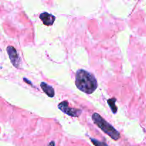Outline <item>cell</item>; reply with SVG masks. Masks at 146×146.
I'll use <instances>...</instances> for the list:
<instances>
[{
	"instance_id": "cell-1",
	"label": "cell",
	"mask_w": 146,
	"mask_h": 146,
	"mask_svg": "<svg viewBox=\"0 0 146 146\" xmlns=\"http://www.w3.org/2000/svg\"><path fill=\"white\" fill-rule=\"evenodd\" d=\"M76 86L80 91L86 94H92L97 88V81L91 73L80 69L76 73Z\"/></svg>"
},
{
	"instance_id": "cell-2",
	"label": "cell",
	"mask_w": 146,
	"mask_h": 146,
	"mask_svg": "<svg viewBox=\"0 0 146 146\" xmlns=\"http://www.w3.org/2000/svg\"><path fill=\"white\" fill-rule=\"evenodd\" d=\"M92 119L94 123L98 125V128H101L105 133L109 135L112 139L117 141L120 138L119 133L112 126L110 123H108L104 118H103L101 115L97 113H94L92 115Z\"/></svg>"
},
{
	"instance_id": "cell-3",
	"label": "cell",
	"mask_w": 146,
	"mask_h": 146,
	"mask_svg": "<svg viewBox=\"0 0 146 146\" xmlns=\"http://www.w3.org/2000/svg\"><path fill=\"white\" fill-rule=\"evenodd\" d=\"M58 107L64 113L67 114V115H70V116L77 117L81 113V110L75 109V108H72L71 107H69L68 103L67 101H63V102H61V104H58Z\"/></svg>"
},
{
	"instance_id": "cell-4",
	"label": "cell",
	"mask_w": 146,
	"mask_h": 146,
	"mask_svg": "<svg viewBox=\"0 0 146 146\" xmlns=\"http://www.w3.org/2000/svg\"><path fill=\"white\" fill-rule=\"evenodd\" d=\"M7 51L13 66L16 68H19L20 64H21V58H20L19 53L17 52V50L13 46H9L7 48Z\"/></svg>"
},
{
	"instance_id": "cell-5",
	"label": "cell",
	"mask_w": 146,
	"mask_h": 146,
	"mask_svg": "<svg viewBox=\"0 0 146 146\" xmlns=\"http://www.w3.org/2000/svg\"><path fill=\"white\" fill-rule=\"evenodd\" d=\"M40 19L42 21L43 24L46 26H51L54 24L56 18L54 15L47 12H43L39 16Z\"/></svg>"
},
{
	"instance_id": "cell-6",
	"label": "cell",
	"mask_w": 146,
	"mask_h": 146,
	"mask_svg": "<svg viewBox=\"0 0 146 146\" xmlns=\"http://www.w3.org/2000/svg\"><path fill=\"white\" fill-rule=\"evenodd\" d=\"M41 88H42L43 91H44V93H45L47 96H48L49 97H51V98L54 96L55 93H54V89L53 88L52 86L48 85V84H46V83L44 82H41Z\"/></svg>"
},
{
	"instance_id": "cell-7",
	"label": "cell",
	"mask_w": 146,
	"mask_h": 146,
	"mask_svg": "<svg viewBox=\"0 0 146 146\" xmlns=\"http://www.w3.org/2000/svg\"><path fill=\"white\" fill-rule=\"evenodd\" d=\"M115 101H116V99L115 98H111V99L108 100V104L111 107V110H112V112L113 113H116L117 112V107L115 106Z\"/></svg>"
},
{
	"instance_id": "cell-8",
	"label": "cell",
	"mask_w": 146,
	"mask_h": 146,
	"mask_svg": "<svg viewBox=\"0 0 146 146\" xmlns=\"http://www.w3.org/2000/svg\"><path fill=\"white\" fill-rule=\"evenodd\" d=\"M91 141L95 146H108L107 144H106L105 143L101 142V141H97V140L94 139V138H91Z\"/></svg>"
},
{
	"instance_id": "cell-9",
	"label": "cell",
	"mask_w": 146,
	"mask_h": 146,
	"mask_svg": "<svg viewBox=\"0 0 146 146\" xmlns=\"http://www.w3.org/2000/svg\"><path fill=\"white\" fill-rule=\"evenodd\" d=\"M48 146H54V142H51L50 143L49 145Z\"/></svg>"
}]
</instances>
